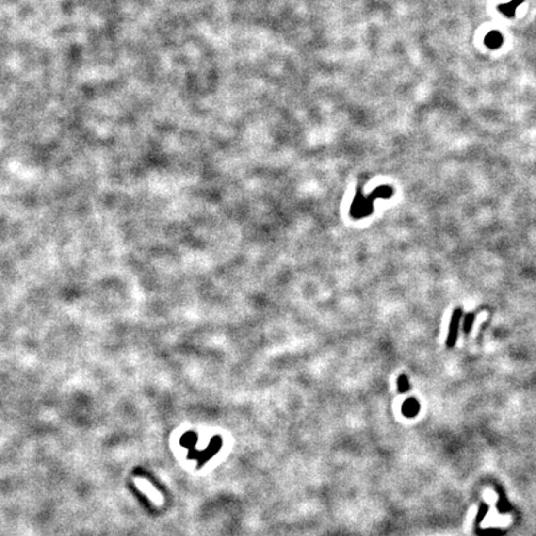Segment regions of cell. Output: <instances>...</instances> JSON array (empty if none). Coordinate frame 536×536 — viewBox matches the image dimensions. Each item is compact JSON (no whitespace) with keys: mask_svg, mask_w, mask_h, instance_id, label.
<instances>
[{"mask_svg":"<svg viewBox=\"0 0 536 536\" xmlns=\"http://www.w3.org/2000/svg\"><path fill=\"white\" fill-rule=\"evenodd\" d=\"M399 388H400V391H401V392L408 390V381H407L406 376H401L399 379Z\"/></svg>","mask_w":536,"mask_h":536,"instance_id":"cell-5","label":"cell"},{"mask_svg":"<svg viewBox=\"0 0 536 536\" xmlns=\"http://www.w3.org/2000/svg\"><path fill=\"white\" fill-rule=\"evenodd\" d=\"M471 320H473V315H469V317H468V320L466 319V324H464V331H466V333H468L469 329H471Z\"/></svg>","mask_w":536,"mask_h":536,"instance_id":"cell-6","label":"cell"},{"mask_svg":"<svg viewBox=\"0 0 536 536\" xmlns=\"http://www.w3.org/2000/svg\"><path fill=\"white\" fill-rule=\"evenodd\" d=\"M487 45L489 46V48H499L500 45H502V42H503V37L500 36L499 32H497V31H493V32H490V34L487 36Z\"/></svg>","mask_w":536,"mask_h":536,"instance_id":"cell-3","label":"cell"},{"mask_svg":"<svg viewBox=\"0 0 536 536\" xmlns=\"http://www.w3.org/2000/svg\"><path fill=\"white\" fill-rule=\"evenodd\" d=\"M521 1H522V0H514L513 3L506 4V5H503L502 6L503 12L505 13V14H508V15H513V12L515 10V9H517V6L519 5Z\"/></svg>","mask_w":536,"mask_h":536,"instance_id":"cell-4","label":"cell"},{"mask_svg":"<svg viewBox=\"0 0 536 536\" xmlns=\"http://www.w3.org/2000/svg\"><path fill=\"white\" fill-rule=\"evenodd\" d=\"M419 411H420V405L415 399L407 400V401L404 404V407H402V412H404V415L407 416V417H413V416L419 413Z\"/></svg>","mask_w":536,"mask_h":536,"instance_id":"cell-2","label":"cell"},{"mask_svg":"<svg viewBox=\"0 0 536 536\" xmlns=\"http://www.w3.org/2000/svg\"><path fill=\"white\" fill-rule=\"evenodd\" d=\"M460 315H462V310H460V309H457V310H455V314H453L452 323H451V330H449L448 342H447V344H448L449 348H452V346L455 345V339H457L458 324H459Z\"/></svg>","mask_w":536,"mask_h":536,"instance_id":"cell-1","label":"cell"}]
</instances>
